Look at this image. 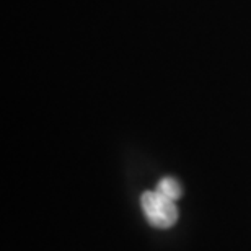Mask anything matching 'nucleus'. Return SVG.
I'll list each match as a JSON object with an SVG mask.
<instances>
[{
	"label": "nucleus",
	"mask_w": 251,
	"mask_h": 251,
	"mask_svg": "<svg viewBox=\"0 0 251 251\" xmlns=\"http://www.w3.org/2000/svg\"><path fill=\"white\" fill-rule=\"evenodd\" d=\"M176 201L163 196L160 191H145L140 196V205H142L144 215L147 217L150 225L157 228H170L178 220Z\"/></svg>",
	"instance_id": "nucleus-1"
},
{
	"label": "nucleus",
	"mask_w": 251,
	"mask_h": 251,
	"mask_svg": "<svg viewBox=\"0 0 251 251\" xmlns=\"http://www.w3.org/2000/svg\"><path fill=\"white\" fill-rule=\"evenodd\" d=\"M157 191H160L163 196H167V198L173 199V201L181 198V193H183L179 183L172 176H165V178L160 179L158 184H157Z\"/></svg>",
	"instance_id": "nucleus-2"
}]
</instances>
